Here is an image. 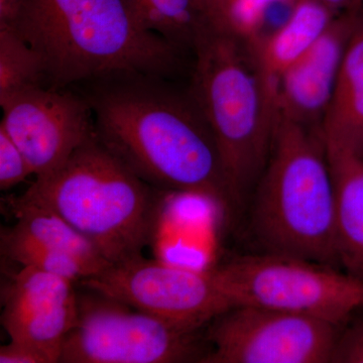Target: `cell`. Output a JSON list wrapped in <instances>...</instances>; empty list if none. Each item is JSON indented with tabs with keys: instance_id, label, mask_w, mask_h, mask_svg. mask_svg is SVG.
I'll use <instances>...</instances> for the list:
<instances>
[{
	"instance_id": "6da1fadb",
	"label": "cell",
	"mask_w": 363,
	"mask_h": 363,
	"mask_svg": "<svg viewBox=\"0 0 363 363\" xmlns=\"http://www.w3.org/2000/svg\"><path fill=\"white\" fill-rule=\"evenodd\" d=\"M172 79L123 73L74 86L95 133L136 175L166 192L235 206L216 140L189 88Z\"/></svg>"
},
{
	"instance_id": "7a4b0ae2",
	"label": "cell",
	"mask_w": 363,
	"mask_h": 363,
	"mask_svg": "<svg viewBox=\"0 0 363 363\" xmlns=\"http://www.w3.org/2000/svg\"><path fill=\"white\" fill-rule=\"evenodd\" d=\"M18 35L55 89L123 73L173 79L185 54L136 23L123 0H26Z\"/></svg>"
},
{
	"instance_id": "3957f363",
	"label": "cell",
	"mask_w": 363,
	"mask_h": 363,
	"mask_svg": "<svg viewBox=\"0 0 363 363\" xmlns=\"http://www.w3.org/2000/svg\"><path fill=\"white\" fill-rule=\"evenodd\" d=\"M164 192L133 173L94 133L65 164L13 199L54 212L118 264L143 257Z\"/></svg>"
},
{
	"instance_id": "277c9868",
	"label": "cell",
	"mask_w": 363,
	"mask_h": 363,
	"mask_svg": "<svg viewBox=\"0 0 363 363\" xmlns=\"http://www.w3.org/2000/svg\"><path fill=\"white\" fill-rule=\"evenodd\" d=\"M192 54L188 88L213 133L236 206L271 156L278 94L243 43L201 26Z\"/></svg>"
},
{
	"instance_id": "5b68a950",
	"label": "cell",
	"mask_w": 363,
	"mask_h": 363,
	"mask_svg": "<svg viewBox=\"0 0 363 363\" xmlns=\"http://www.w3.org/2000/svg\"><path fill=\"white\" fill-rule=\"evenodd\" d=\"M252 229L264 252L338 264L335 190L321 130L279 117Z\"/></svg>"
},
{
	"instance_id": "8992f818",
	"label": "cell",
	"mask_w": 363,
	"mask_h": 363,
	"mask_svg": "<svg viewBox=\"0 0 363 363\" xmlns=\"http://www.w3.org/2000/svg\"><path fill=\"white\" fill-rule=\"evenodd\" d=\"M233 307L253 306L342 326L363 310V281L334 267L262 253L215 267Z\"/></svg>"
},
{
	"instance_id": "52a82bcc",
	"label": "cell",
	"mask_w": 363,
	"mask_h": 363,
	"mask_svg": "<svg viewBox=\"0 0 363 363\" xmlns=\"http://www.w3.org/2000/svg\"><path fill=\"white\" fill-rule=\"evenodd\" d=\"M199 330L87 290L78 294L77 321L60 362H202L208 350Z\"/></svg>"
},
{
	"instance_id": "ba28073f",
	"label": "cell",
	"mask_w": 363,
	"mask_h": 363,
	"mask_svg": "<svg viewBox=\"0 0 363 363\" xmlns=\"http://www.w3.org/2000/svg\"><path fill=\"white\" fill-rule=\"evenodd\" d=\"M79 284L86 290L193 328L201 329L233 308L216 269L172 266L143 257L111 264Z\"/></svg>"
},
{
	"instance_id": "9c48e42d",
	"label": "cell",
	"mask_w": 363,
	"mask_h": 363,
	"mask_svg": "<svg viewBox=\"0 0 363 363\" xmlns=\"http://www.w3.org/2000/svg\"><path fill=\"white\" fill-rule=\"evenodd\" d=\"M341 326L253 306H238L212 320L203 363H330Z\"/></svg>"
},
{
	"instance_id": "30bf717a",
	"label": "cell",
	"mask_w": 363,
	"mask_h": 363,
	"mask_svg": "<svg viewBox=\"0 0 363 363\" xmlns=\"http://www.w3.org/2000/svg\"><path fill=\"white\" fill-rule=\"evenodd\" d=\"M0 105V125L20 147L37 178L65 164L95 133L90 105L75 88L30 86Z\"/></svg>"
},
{
	"instance_id": "8fae6325",
	"label": "cell",
	"mask_w": 363,
	"mask_h": 363,
	"mask_svg": "<svg viewBox=\"0 0 363 363\" xmlns=\"http://www.w3.org/2000/svg\"><path fill=\"white\" fill-rule=\"evenodd\" d=\"M1 324L11 341L39 351L58 363L78 316L74 283L50 272L21 267L2 295Z\"/></svg>"
},
{
	"instance_id": "7c38bea8",
	"label": "cell",
	"mask_w": 363,
	"mask_h": 363,
	"mask_svg": "<svg viewBox=\"0 0 363 363\" xmlns=\"http://www.w3.org/2000/svg\"><path fill=\"white\" fill-rule=\"evenodd\" d=\"M363 9L337 14L317 42L278 82L279 117L321 130L331 104L344 52Z\"/></svg>"
},
{
	"instance_id": "4fadbf2b",
	"label": "cell",
	"mask_w": 363,
	"mask_h": 363,
	"mask_svg": "<svg viewBox=\"0 0 363 363\" xmlns=\"http://www.w3.org/2000/svg\"><path fill=\"white\" fill-rule=\"evenodd\" d=\"M337 13L317 0H296L283 23L247 45L255 64L278 94V82L330 26Z\"/></svg>"
},
{
	"instance_id": "5bb4252c",
	"label": "cell",
	"mask_w": 363,
	"mask_h": 363,
	"mask_svg": "<svg viewBox=\"0 0 363 363\" xmlns=\"http://www.w3.org/2000/svg\"><path fill=\"white\" fill-rule=\"evenodd\" d=\"M327 155L335 190L338 264L363 281V157L328 147Z\"/></svg>"
},
{
	"instance_id": "9a60e30c",
	"label": "cell",
	"mask_w": 363,
	"mask_h": 363,
	"mask_svg": "<svg viewBox=\"0 0 363 363\" xmlns=\"http://www.w3.org/2000/svg\"><path fill=\"white\" fill-rule=\"evenodd\" d=\"M9 207L16 218L11 227L18 233L45 247L75 255L92 267L96 274L111 266L84 235L54 212L14 199L9 200Z\"/></svg>"
},
{
	"instance_id": "2e32d148",
	"label": "cell",
	"mask_w": 363,
	"mask_h": 363,
	"mask_svg": "<svg viewBox=\"0 0 363 363\" xmlns=\"http://www.w3.org/2000/svg\"><path fill=\"white\" fill-rule=\"evenodd\" d=\"M296 0H196L199 28L252 44L267 32L269 14L278 6H292Z\"/></svg>"
},
{
	"instance_id": "e0dca14e",
	"label": "cell",
	"mask_w": 363,
	"mask_h": 363,
	"mask_svg": "<svg viewBox=\"0 0 363 363\" xmlns=\"http://www.w3.org/2000/svg\"><path fill=\"white\" fill-rule=\"evenodd\" d=\"M143 30L156 33L182 52L193 51L199 28L196 0H123Z\"/></svg>"
},
{
	"instance_id": "ac0fdd59",
	"label": "cell",
	"mask_w": 363,
	"mask_h": 363,
	"mask_svg": "<svg viewBox=\"0 0 363 363\" xmlns=\"http://www.w3.org/2000/svg\"><path fill=\"white\" fill-rule=\"evenodd\" d=\"M1 252L21 267H30L80 283L96 274V271L84 260L71 253L45 247L14 230L13 227L1 230Z\"/></svg>"
},
{
	"instance_id": "d6986e66",
	"label": "cell",
	"mask_w": 363,
	"mask_h": 363,
	"mask_svg": "<svg viewBox=\"0 0 363 363\" xmlns=\"http://www.w3.org/2000/svg\"><path fill=\"white\" fill-rule=\"evenodd\" d=\"M35 85L47 86L40 55L18 33L0 30V101Z\"/></svg>"
},
{
	"instance_id": "ffe728a7",
	"label": "cell",
	"mask_w": 363,
	"mask_h": 363,
	"mask_svg": "<svg viewBox=\"0 0 363 363\" xmlns=\"http://www.w3.org/2000/svg\"><path fill=\"white\" fill-rule=\"evenodd\" d=\"M321 133L328 149L363 157V85L332 99Z\"/></svg>"
},
{
	"instance_id": "44dd1931",
	"label": "cell",
	"mask_w": 363,
	"mask_h": 363,
	"mask_svg": "<svg viewBox=\"0 0 363 363\" xmlns=\"http://www.w3.org/2000/svg\"><path fill=\"white\" fill-rule=\"evenodd\" d=\"M362 85H363V16L344 52L332 99L343 96L346 93Z\"/></svg>"
},
{
	"instance_id": "7402d4cb",
	"label": "cell",
	"mask_w": 363,
	"mask_h": 363,
	"mask_svg": "<svg viewBox=\"0 0 363 363\" xmlns=\"http://www.w3.org/2000/svg\"><path fill=\"white\" fill-rule=\"evenodd\" d=\"M30 175H33V169L25 155L0 125V189L9 190Z\"/></svg>"
},
{
	"instance_id": "603a6c76",
	"label": "cell",
	"mask_w": 363,
	"mask_h": 363,
	"mask_svg": "<svg viewBox=\"0 0 363 363\" xmlns=\"http://www.w3.org/2000/svg\"><path fill=\"white\" fill-rule=\"evenodd\" d=\"M330 363H363V315H353L339 328Z\"/></svg>"
},
{
	"instance_id": "cb8c5ba5",
	"label": "cell",
	"mask_w": 363,
	"mask_h": 363,
	"mask_svg": "<svg viewBox=\"0 0 363 363\" xmlns=\"http://www.w3.org/2000/svg\"><path fill=\"white\" fill-rule=\"evenodd\" d=\"M0 363H48L45 358L30 346L11 341L0 347Z\"/></svg>"
},
{
	"instance_id": "d4e9b609",
	"label": "cell",
	"mask_w": 363,
	"mask_h": 363,
	"mask_svg": "<svg viewBox=\"0 0 363 363\" xmlns=\"http://www.w3.org/2000/svg\"><path fill=\"white\" fill-rule=\"evenodd\" d=\"M26 0H0V30L18 32Z\"/></svg>"
},
{
	"instance_id": "484cf974",
	"label": "cell",
	"mask_w": 363,
	"mask_h": 363,
	"mask_svg": "<svg viewBox=\"0 0 363 363\" xmlns=\"http://www.w3.org/2000/svg\"><path fill=\"white\" fill-rule=\"evenodd\" d=\"M336 13L359 11L363 9V0H317Z\"/></svg>"
}]
</instances>
